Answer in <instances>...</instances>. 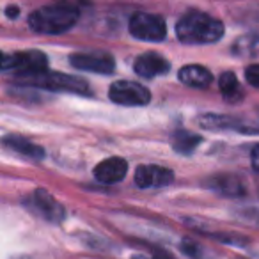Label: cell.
<instances>
[{
  "label": "cell",
  "instance_id": "1",
  "mask_svg": "<svg viewBox=\"0 0 259 259\" xmlns=\"http://www.w3.org/2000/svg\"><path fill=\"white\" fill-rule=\"evenodd\" d=\"M176 36L185 45H211L224 36V23L206 13L192 11L178 20Z\"/></svg>",
  "mask_w": 259,
  "mask_h": 259
},
{
  "label": "cell",
  "instance_id": "2",
  "mask_svg": "<svg viewBox=\"0 0 259 259\" xmlns=\"http://www.w3.org/2000/svg\"><path fill=\"white\" fill-rule=\"evenodd\" d=\"M78 22V9L69 4H52L30 13L29 25L39 34H62Z\"/></svg>",
  "mask_w": 259,
  "mask_h": 259
},
{
  "label": "cell",
  "instance_id": "3",
  "mask_svg": "<svg viewBox=\"0 0 259 259\" xmlns=\"http://www.w3.org/2000/svg\"><path fill=\"white\" fill-rule=\"evenodd\" d=\"M47 68L48 59L39 50L13 52V54H4V57H2V69L4 71H13L16 75L25 76V78L47 73Z\"/></svg>",
  "mask_w": 259,
  "mask_h": 259
},
{
  "label": "cell",
  "instance_id": "4",
  "mask_svg": "<svg viewBox=\"0 0 259 259\" xmlns=\"http://www.w3.org/2000/svg\"><path fill=\"white\" fill-rule=\"evenodd\" d=\"M23 82L32 87H43L54 93H73V94H91L89 83L76 75H66V73H41L37 76H30Z\"/></svg>",
  "mask_w": 259,
  "mask_h": 259
},
{
  "label": "cell",
  "instance_id": "5",
  "mask_svg": "<svg viewBox=\"0 0 259 259\" xmlns=\"http://www.w3.org/2000/svg\"><path fill=\"white\" fill-rule=\"evenodd\" d=\"M130 34L142 41H162L167 36L165 20L153 13H135L130 18Z\"/></svg>",
  "mask_w": 259,
  "mask_h": 259
},
{
  "label": "cell",
  "instance_id": "6",
  "mask_svg": "<svg viewBox=\"0 0 259 259\" xmlns=\"http://www.w3.org/2000/svg\"><path fill=\"white\" fill-rule=\"evenodd\" d=\"M108 98H110V101L122 105V107H142V105H148L151 101V93L148 87L137 82L117 80L108 89Z\"/></svg>",
  "mask_w": 259,
  "mask_h": 259
},
{
  "label": "cell",
  "instance_id": "7",
  "mask_svg": "<svg viewBox=\"0 0 259 259\" xmlns=\"http://www.w3.org/2000/svg\"><path fill=\"white\" fill-rule=\"evenodd\" d=\"M69 64L80 71L110 75L115 69V59L108 52H76L69 55Z\"/></svg>",
  "mask_w": 259,
  "mask_h": 259
},
{
  "label": "cell",
  "instance_id": "8",
  "mask_svg": "<svg viewBox=\"0 0 259 259\" xmlns=\"http://www.w3.org/2000/svg\"><path fill=\"white\" fill-rule=\"evenodd\" d=\"M134 180L141 188H162L174 180V172L160 165H141L135 170Z\"/></svg>",
  "mask_w": 259,
  "mask_h": 259
},
{
  "label": "cell",
  "instance_id": "9",
  "mask_svg": "<svg viewBox=\"0 0 259 259\" xmlns=\"http://www.w3.org/2000/svg\"><path fill=\"white\" fill-rule=\"evenodd\" d=\"M126 172H128V162L121 156H110L94 167V178L103 185L119 183L124 180Z\"/></svg>",
  "mask_w": 259,
  "mask_h": 259
},
{
  "label": "cell",
  "instance_id": "10",
  "mask_svg": "<svg viewBox=\"0 0 259 259\" xmlns=\"http://www.w3.org/2000/svg\"><path fill=\"white\" fill-rule=\"evenodd\" d=\"M134 69L137 75L144 76V78H155V76L165 75L170 69V64L165 57H162L156 52H146L135 59Z\"/></svg>",
  "mask_w": 259,
  "mask_h": 259
},
{
  "label": "cell",
  "instance_id": "11",
  "mask_svg": "<svg viewBox=\"0 0 259 259\" xmlns=\"http://www.w3.org/2000/svg\"><path fill=\"white\" fill-rule=\"evenodd\" d=\"M32 206L43 219L50 220V222H61L64 219V208L61 202H57L47 190L39 188L34 192L32 197Z\"/></svg>",
  "mask_w": 259,
  "mask_h": 259
},
{
  "label": "cell",
  "instance_id": "12",
  "mask_svg": "<svg viewBox=\"0 0 259 259\" xmlns=\"http://www.w3.org/2000/svg\"><path fill=\"white\" fill-rule=\"evenodd\" d=\"M180 82H183L188 87H195V89H206L209 83L213 82V75L209 73L208 68L199 64H188L183 66L178 73Z\"/></svg>",
  "mask_w": 259,
  "mask_h": 259
},
{
  "label": "cell",
  "instance_id": "13",
  "mask_svg": "<svg viewBox=\"0 0 259 259\" xmlns=\"http://www.w3.org/2000/svg\"><path fill=\"white\" fill-rule=\"evenodd\" d=\"M209 188L219 192L220 195H227V197H240L245 194V185L234 174H219L209 180Z\"/></svg>",
  "mask_w": 259,
  "mask_h": 259
},
{
  "label": "cell",
  "instance_id": "14",
  "mask_svg": "<svg viewBox=\"0 0 259 259\" xmlns=\"http://www.w3.org/2000/svg\"><path fill=\"white\" fill-rule=\"evenodd\" d=\"M219 87H220V93H222L224 100L229 101V103H240L245 96L243 89L240 87V82H238L236 75H234L233 71H226L220 75Z\"/></svg>",
  "mask_w": 259,
  "mask_h": 259
},
{
  "label": "cell",
  "instance_id": "15",
  "mask_svg": "<svg viewBox=\"0 0 259 259\" xmlns=\"http://www.w3.org/2000/svg\"><path fill=\"white\" fill-rule=\"evenodd\" d=\"M4 144L8 146V148H11L13 151L20 153V155H23V156H29V158L41 160L45 156L43 148L36 146L34 142L27 141V139L20 137V135H6Z\"/></svg>",
  "mask_w": 259,
  "mask_h": 259
},
{
  "label": "cell",
  "instance_id": "16",
  "mask_svg": "<svg viewBox=\"0 0 259 259\" xmlns=\"http://www.w3.org/2000/svg\"><path fill=\"white\" fill-rule=\"evenodd\" d=\"M202 142V139L199 135L187 132V130H178L172 135V148L174 151L181 153V155H190L194 153V149Z\"/></svg>",
  "mask_w": 259,
  "mask_h": 259
},
{
  "label": "cell",
  "instance_id": "17",
  "mask_svg": "<svg viewBox=\"0 0 259 259\" xmlns=\"http://www.w3.org/2000/svg\"><path fill=\"white\" fill-rule=\"evenodd\" d=\"M181 250H183L190 259H215L213 257L215 254H211L208 248H204L202 245L195 243V241H192V240H183Z\"/></svg>",
  "mask_w": 259,
  "mask_h": 259
},
{
  "label": "cell",
  "instance_id": "18",
  "mask_svg": "<svg viewBox=\"0 0 259 259\" xmlns=\"http://www.w3.org/2000/svg\"><path fill=\"white\" fill-rule=\"evenodd\" d=\"M245 78L250 85H254L255 89H259V64H252L245 69Z\"/></svg>",
  "mask_w": 259,
  "mask_h": 259
},
{
  "label": "cell",
  "instance_id": "19",
  "mask_svg": "<svg viewBox=\"0 0 259 259\" xmlns=\"http://www.w3.org/2000/svg\"><path fill=\"white\" fill-rule=\"evenodd\" d=\"M250 162H252V169L255 172H259V144L252 149V156H250Z\"/></svg>",
  "mask_w": 259,
  "mask_h": 259
},
{
  "label": "cell",
  "instance_id": "20",
  "mask_svg": "<svg viewBox=\"0 0 259 259\" xmlns=\"http://www.w3.org/2000/svg\"><path fill=\"white\" fill-rule=\"evenodd\" d=\"M6 13H8L9 18H16V16H18V13H20V9L18 8H13V6H11V8L6 9Z\"/></svg>",
  "mask_w": 259,
  "mask_h": 259
},
{
  "label": "cell",
  "instance_id": "21",
  "mask_svg": "<svg viewBox=\"0 0 259 259\" xmlns=\"http://www.w3.org/2000/svg\"><path fill=\"white\" fill-rule=\"evenodd\" d=\"M155 259H170V257H167L165 254H160V255H155Z\"/></svg>",
  "mask_w": 259,
  "mask_h": 259
}]
</instances>
